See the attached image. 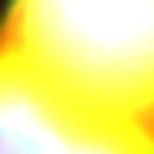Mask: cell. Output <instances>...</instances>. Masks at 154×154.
Here are the masks:
<instances>
[{
  "mask_svg": "<svg viewBox=\"0 0 154 154\" xmlns=\"http://www.w3.org/2000/svg\"><path fill=\"white\" fill-rule=\"evenodd\" d=\"M0 43L73 103L154 128V0H13Z\"/></svg>",
  "mask_w": 154,
  "mask_h": 154,
  "instance_id": "cell-1",
  "label": "cell"
},
{
  "mask_svg": "<svg viewBox=\"0 0 154 154\" xmlns=\"http://www.w3.org/2000/svg\"><path fill=\"white\" fill-rule=\"evenodd\" d=\"M0 154H154V128L73 103L0 43Z\"/></svg>",
  "mask_w": 154,
  "mask_h": 154,
  "instance_id": "cell-2",
  "label": "cell"
}]
</instances>
